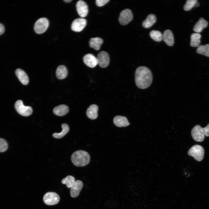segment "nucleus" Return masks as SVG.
Listing matches in <instances>:
<instances>
[{
  "instance_id": "nucleus-1",
  "label": "nucleus",
  "mask_w": 209,
  "mask_h": 209,
  "mask_svg": "<svg viewBox=\"0 0 209 209\" xmlns=\"http://www.w3.org/2000/svg\"><path fill=\"white\" fill-rule=\"evenodd\" d=\"M153 80L150 70L147 67L140 66L137 68L135 73V82L137 86L140 89H145L149 87Z\"/></svg>"
},
{
  "instance_id": "nucleus-2",
  "label": "nucleus",
  "mask_w": 209,
  "mask_h": 209,
  "mask_svg": "<svg viewBox=\"0 0 209 209\" xmlns=\"http://www.w3.org/2000/svg\"><path fill=\"white\" fill-rule=\"evenodd\" d=\"M71 160L73 164L76 166H84L89 163L90 157L87 152L79 150L75 151L72 154Z\"/></svg>"
},
{
  "instance_id": "nucleus-3",
  "label": "nucleus",
  "mask_w": 209,
  "mask_h": 209,
  "mask_svg": "<svg viewBox=\"0 0 209 209\" xmlns=\"http://www.w3.org/2000/svg\"><path fill=\"white\" fill-rule=\"evenodd\" d=\"M188 154L189 156L193 157L196 160L200 161L203 158L204 150L202 146L195 145L190 148Z\"/></svg>"
},
{
  "instance_id": "nucleus-4",
  "label": "nucleus",
  "mask_w": 209,
  "mask_h": 209,
  "mask_svg": "<svg viewBox=\"0 0 209 209\" xmlns=\"http://www.w3.org/2000/svg\"><path fill=\"white\" fill-rule=\"evenodd\" d=\"M48 26V19L46 18H41L38 19L35 23L34 30L37 34H41L46 30Z\"/></svg>"
},
{
  "instance_id": "nucleus-5",
  "label": "nucleus",
  "mask_w": 209,
  "mask_h": 209,
  "mask_svg": "<svg viewBox=\"0 0 209 209\" xmlns=\"http://www.w3.org/2000/svg\"><path fill=\"white\" fill-rule=\"evenodd\" d=\"M15 107L17 112L23 116H28L33 112V109L31 107L25 106L21 100H18L16 102Z\"/></svg>"
},
{
  "instance_id": "nucleus-6",
  "label": "nucleus",
  "mask_w": 209,
  "mask_h": 209,
  "mask_svg": "<svg viewBox=\"0 0 209 209\" xmlns=\"http://www.w3.org/2000/svg\"><path fill=\"white\" fill-rule=\"evenodd\" d=\"M44 203L46 205L50 206L57 204L60 200L59 195L53 192H48L46 193L43 197Z\"/></svg>"
},
{
  "instance_id": "nucleus-7",
  "label": "nucleus",
  "mask_w": 209,
  "mask_h": 209,
  "mask_svg": "<svg viewBox=\"0 0 209 209\" xmlns=\"http://www.w3.org/2000/svg\"><path fill=\"white\" fill-rule=\"evenodd\" d=\"M133 18V15L131 10L129 9H126L120 12L119 21L121 24L126 25L131 21Z\"/></svg>"
},
{
  "instance_id": "nucleus-8",
  "label": "nucleus",
  "mask_w": 209,
  "mask_h": 209,
  "mask_svg": "<svg viewBox=\"0 0 209 209\" xmlns=\"http://www.w3.org/2000/svg\"><path fill=\"white\" fill-rule=\"evenodd\" d=\"M193 139L197 142H202L205 138V136L202 127L199 125L195 126L191 131Z\"/></svg>"
},
{
  "instance_id": "nucleus-9",
  "label": "nucleus",
  "mask_w": 209,
  "mask_h": 209,
  "mask_svg": "<svg viewBox=\"0 0 209 209\" xmlns=\"http://www.w3.org/2000/svg\"><path fill=\"white\" fill-rule=\"evenodd\" d=\"M97 59L98 64L102 68L106 67L109 62V57L108 53L105 51L100 52L97 55Z\"/></svg>"
},
{
  "instance_id": "nucleus-10",
  "label": "nucleus",
  "mask_w": 209,
  "mask_h": 209,
  "mask_svg": "<svg viewBox=\"0 0 209 209\" xmlns=\"http://www.w3.org/2000/svg\"><path fill=\"white\" fill-rule=\"evenodd\" d=\"M86 20L83 18H78L74 20L71 25L72 30L75 32H80L85 27Z\"/></svg>"
},
{
  "instance_id": "nucleus-11",
  "label": "nucleus",
  "mask_w": 209,
  "mask_h": 209,
  "mask_svg": "<svg viewBox=\"0 0 209 209\" xmlns=\"http://www.w3.org/2000/svg\"><path fill=\"white\" fill-rule=\"evenodd\" d=\"M76 8L78 15L81 17H85L87 15L88 12V6L84 1H78L76 4Z\"/></svg>"
},
{
  "instance_id": "nucleus-12",
  "label": "nucleus",
  "mask_w": 209,
  "mask_h": 209,
  "mask_svg": "<svg viewBox=\"0 0 209 209\" xmlns=\"http://www.w3.org/2000/svg\"><path fill=\"white\" fill-rule=\"evenodd\" d=\"M83 186V183L81 181L79 180L75 181L70 188V193L71 197L75 198L78 196Z\"/></svg>"
},
{
  "instance_id": "nucleus-13",
  "label": "nucleus",
  "mask_w": 209,
  "mask_h": 209,
  "mask_svg": "<svg viewBox=\"0 0 209 209\" xmlns=\"http://www.w3.org/2000/svg\"><path fill=\"white\" fill-rule=\"evenodd\" d=\"M83 60L84 64L90 68H94L98 64L97 58L91 54L85 55L83 57Z\"/></svg>"
},
{
  "instance_id": "nucleus-14",
  "label": "nucleus",
  "mask_w": 209,
  "mask_h": 209,
  "mask_svg": "<svg viewBox=\"0 0 209 209\" xmlns=\"http://www.w3.org/2000/svg\"><path fill=\"white\" fill-rule=\"evenodd\" d=\"M113 122L116 126L119 127H125L130 124L126 117L120 116H115L113 118Z\"/></svg>"
},
{
  "instance_id": "nucleus-15",
  "label": "nucleus",
  "mask_w": 209,
  "mask_h": 209,
  "mask_svg": "<svg viewBox=\"0 0 209 209\" xmlns=\"http://www.w3.org/2000/svg\"><path fill=\"white\" fill-rule=\"evenodd\" d=\"M163 39L168 46H172L174 45V40L173 35L170 30H167L164 31L163 35Z\"/></svg>"
},
{
  "instance_id": "nucleus-16",
  "label": "nucleus",
  "mask_w": 209,
  "mask_h": 209,
  "mask_svg": "<svg viewBox=\"0 0 209 209\" xmlns=\"http://www.w3.org/2000/svg\"><path fill=\"white\" fill-rule=\"evenodd\" d=\"M15 74L20 82L24 85L27 84L29 82V78L25 72L20 69H16Z\"/></svg>"
},
{
  "instance_id": "nucleus-17",
  "label": "nucleus",
  "mask_w": 209,
  "mask_h": 209,
  "mask_svg": "<svg viewBox=\"0 0 209 209\" xmlns=\"http://www.w3.org/2000/svg\"><path fill=\"white\" fill-rule=\"evenodd\" d=\"M98 106L95 104H92L87 108L86 111V114L87 117L92 120L97 118L98 116Z\"/></svg>"
},
{
  "instance_id": "nucleus-18",
  "label": "nucleus",
  "mask_w": 209,
  "mask_h": 209,
  "mask_svg": "<svg viewBox=\"0 0 209 209\" xmlns=\"http://www.w3.org/2000/svg\"><path fill=\"white\" fill-rule=\"evenodd\" d=\"M69 111V108L67 106L64 105H61L55 107L53 109L54 113L56 116H63L66 115Z\"/></svg>"
},
{
  "instance_id": "nucleus-19",
  "label": "nucleus",
  "mask_w": 209,
  "mask_h": 209,
  "mask_svg": "<svg viewBox=\"0 0 209 209\" xmlns=\"http://www.w3.org/2000/svg\"><path fill=\"white\" fill-rule=\"evenodd\" d=\"M208 25V22L203 18H200L194 25L193 30L198 33H201L204 28L207 26Z\"/></svg>"
},
{
  "instance_id": "nucleus-20",
  "label": "nucleus",
  "mask_w": 209,
  "mask_h": 209,
  "mask_svg": "<svg viewBox=\"0 0 209 209\" xmlns=\"http://www.w3.org/2000/svg\"><path fill=\"white\" fill-rule=\"evenodd\" d=\"M156 21V16L154 14H150L148 15L146 19L142 24L143 26L145 28L151 27Z\"/></svg>"
},
{
  "instance_id": "nucleus-21",
  "label": "nucleus",
  "mask_w": 209,
  "mask_h": 209,
  "mask_svg": "<svg viewBox=\"0 0 209 209\" xmlns=\"http://www.w3.org/2000/svg\"><path fill=\"white\" fill-rule=\"evenodd\" d=\"M56 73L57 78L59 79L62 80L66 77L68 74V71L64 66L61 65L57 67Z\"/></svg>"
},
{
  "instance_id": "nucleus-22",
  "label": "nucleus",
  "mask_w": 209,
  "mask_h": 209,
  "mask_svg": "<svg viewBox=\"0 0 209 209\" xmlns=\"http://www.w3.org/2000/svg\"><path fill=\"white\" fill-rule=\"evenodd\" d=\"M103 43V40L101 38L97 37L91 38L89 41L90 47L95 50H99Z\"/></svg>"
},
{
  "instance_id": "nucleus-23",
  "label": "nucleus",
  "mask_w": 209,
  "mask_h": 209,
  "mask_svg": "<svg viewBox=\"0 0 209 209\" xmlns=\"http://www.w3.org/2000/svg\"><path fill=\"white\" fill-rule=\"evenodd\" d=\"M201 35L198 33L192 34L191 36L190 46L193 47H198L200 43Z\"/></svg>"
},
{
  "instance_id": "nucleus-24",
  "label": "nucleus",
  "mask_w": 209,
  "mask_h": 209,
  "mask_svg": "<svg viewBox=\"0 0 209 209\" xmlns=\"http://www.w3.org/2000/svg\"><path fill=\"white\" fill-rule=\"evenodd\" d=\"M62 130L60 133H55L53 134V136L56 138H60L64 136L69 131V127L66 124H63L62 125Z\"/></svg>"
},
{
  "instance_id": "nucleus-25",
  "label": "nucleus",
  "mask_w": 209,
  "mask_h": 209,
  "mask_svg": "<svg viewBox=\"0 0 209 209\" xmlns=\"http://www.w3.org/2000/svg\"><path fill=\"white\" fill-rule=\"evenodd\" d=\"M197 53L209 57V44L199 45L197 50Z\"/></svg>"
},
{
  "instance_id": "nucleus-26",
  "label": "nucleus",
  "mask_w": 209,
  "mask_h": 209,
  "mask_svg": "<svg viewBox=\"0 0 209 209\" xmlns=\"http://www.w3.org/2000/svg\"><path fill=\"white\" fill-rule=\"evenodd\" d=\"M149 35L151 38L155 41L160 42L163 39V35L159 31L152 30L150 32Z\"/></svg>"
},
{
  "instance_id": "nucleus-27",
  "label": "nucleus",
  "mask_w": 209,
  "mask_h": 209,
  "mask_svg": "<svg viewBox=\"0 0 209 209\" xmlns=\"http://www.w3.org/2000/svg\"><path fill=\"white\" fill-rule=\"evenodd\" d=\"M75 181L74 177L70 175H68L63 179L61 181L63 184H66L67 187L71 188Z\"/></svg>"
},
{
  "instance_id": "nucleus-28",
  "label": "nucleus",
  "mask_w": 209,
  "mask_h": 209,
  "mask_svg": "<svg viewBox=\"0 0 209 209\" xmlns=\"http://www.w3.org/2000/svg\"><path fill=\"white\" fill-rule=\"evenodd\" d=\"M198 2L197 0H188L186 1L183 8L185 10L189 11L194 7H195L196 5Z\"/></svg>"
},
{
  "instance_id": "nucleus-29",
  "label": "nucleus",
  "mask_w": 209,
  "mask_h": 209,
  "mask_svg": "<svg viewBox=\"0 0 209 209\" xmlns=\"http://www.w3.org/2000/svg\"><path fill=\"white\" fill-rule=\"evenodd\" d=\"M8 147V145L6 141L3 139L0 138V152H5Z\"/></svg>"
},
{
  "instance_id": "nucleus-30",
  "label": "nucleus",
  "mask_w": 209,
  "mask_h": 209,
  "mask_svg": "<svg viewBox=\"0 0 209 209\" xmlns=\"http://www.w3.org/2000/svg\"><path fill=\"white\" fill-rule=\"evenodd\" d=\"M109 0H96V1L97 6L98 7H101L107 3Z\"/></svg>"
},
{
  "instance_id": "nucleus-31",
  "label": "nucleus",
  "mask_w": 209,
  "mask_h": 209,
  "mask_svg": "<svg viewBox=\"0 0 209 209\" xmlns=\"http://www.w3.org/2000/svg\"><path fill=\"white\" fill-rule=\"evenodd\" d=\"M202 128L205 136H209V123L206 127Z\"/></svg>"
},
{
  "instance_id": "nucleus-32",
  "label": "nucleus",
  "mask_w": 209,
  "mask_h": 209,
  "mask_svg": "<svg viewBox=\"0 0 209 209\" xmlns=\"http://www.w3.org/2000/svg\"><path fill=\"white\" fill-rule=\"evenodd\" d=\"M5 31V28L4 26L0 23V35H2Z\"/></svg>"
},
{
  "instance_id": "nucleus-33",
  "label": "nucleus",
  "mask_w": 209,
  "mask_h": 209,
  "mask_svg": "<svg viewBox=\"0 0 209 209\" xmlns=\"http://www.w3.org/2000/svg\"><path fill=\"white\" fill-rule=\"evenodd\" d=\"M64 1L66 3H69L72 1V0H64Z\"/></svg>"
}]
</instances>
